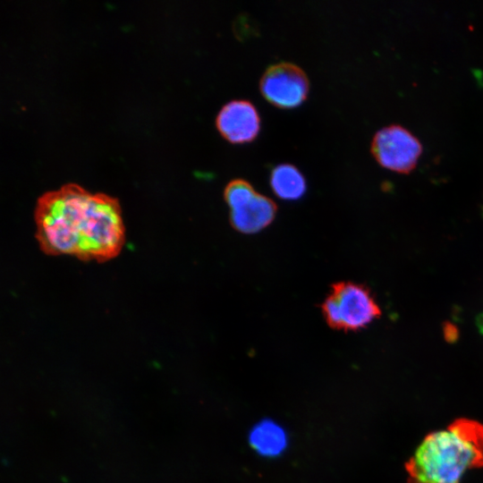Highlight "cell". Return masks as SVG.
<instances>
[{
    "instance_id": "cell-1",
    "label": "cell",
    "mask_w": 483,
    "mask_h": 483,
    "mask_svg": "<svg viewBox=\"0 0 483 483\" xmlns=\"http://www.w3.org/2000/svg\"><path fill=\"white\" fill-rule=\"evenodd\" d=\"M34 216L36 239L47 255L105 262L118 256L125 242L118 200L75 183L42 194Z\"/></svg>"
},
{
    "instance_id": "cell-2",
    "label": "cell",
    "mask_w": 483,
    "mask_h": 483,
    "mask_svg": "<svg viewBox=\"0 0 483 483\" xmlns=\"http://www.w3.org/2000/svg\"><path fill=\"white\" fill-rule=\"evenodd\" d=\"M483 466V425L459 419L428 435L406 464L407 483H461Z\"/></svg>"
},
{
    "instance_id": "cell-3",
    "label": "cell",
    "mask_w": 483,
    "mask_h": 483,
    "mask_svg": "<svg viewBox=\"0 0 483 483\" xmlns=\"http://www.w3.org/2000/svg\"><path fill=\"white\" fill-rule=\"evenodd\" d=\"M322 313L332 328L356 331L377 318L381 310L366 286L340 282L332 285L322 304Z\"/></svg>"
},
{
    "instance_id": "cell-4",
    "label": "cell",
    "mask_w": 483,
    "mask_h": 483,
    "mask_svg": "<svg viewBox=\"0 0 483 483\" xmlns=\"http://www.w3.org/2000/svg\"><path fill=\"white\" fill-rule=\"evenodd\" d=\"M309 88L305 72L297 64L279 62L269 65L260 77L259 89L273 105L291 108L301 105Z\"/></svg>"
},
{
    "instance_id": "cell-5",
    "label": "cell",
    "mask_w": 483,
    "mask_h": 483,
    "mask_svg": "<svg viewBox=\"0 0 483 483\" xmlns=\"http://www.w3.org/2000/svg\"><path fill=\"white\" fill-rule=\"evenodd\" d=\"M421 150L419 140L408 130L395 124L377 131L371 142V152L377 161L399 173L412 170Z\"/></svg>"
},
{
    "instance_id": "cell-6",
    "label": "cell",
    "mask_w": 483,
    "mask_h": 483,
    "mask_svg": "<svg viewBox=\"0 0 483 483\" xmlns=\"http://www.w3.org/2000/svg\"><path fill=\"white\" fill-rule=\"evenodd\" d=\"M216 126L220 134L233 143L249 142L260 129V116L255 105L247 99H233L218 111Z\"/></svg>"
},
{
    "instance_id": "cell-7",
    "label": "cell",
    "mask_w": 483,
    "mask_h": 483,
    "mask_svg": "<svg viewBox=\"0 0 483 483\" xmlns=\"http://www.w3.org/2000/svg\"><path fill=\"white\" fill-rule=\"evenodd\" d=\"M232 225L243 233H254L267 227L275 218L276 205L268 197L250 191L229 205Z\"/></svg>"
},
{
    "instance_id": "cell-8",
    "label": "cell",
    "mask_w": 483,
    "mask_h": 483,
    "mask_svg": "<svg viewBox=\"0 0 483 483\" xmlns=\"http://www.w3.org/2000/svg\"><path fill=\"white\" fill-rule=\"evenodd\" d=\"M249 442L258 454L272 458L281 455L286 450L288 436L280 424L266 419L252 427Z\"/></svg>"
},
{
    "instance_id": "cell-9",
    "label": "cell",
    "mask_w": 483,
    "mask_h": 483,
    "mask_svg": "<svg viewBox=\"0 0 483 483\" xmlns=\"http://www.w3.org/2000/svg\"><path fill=\"white\" fill-rule=\"evenodd\" d=\"M269 181L275 194L285 200L300 199L307 189L303 174L296 165L290 163H281L274 166Z\"/></svg>"
}]
</instances>
